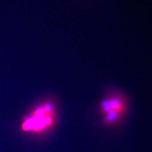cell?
Returning <instances> with one entry per match:
<instances>
[{
    "instance_id": "cell-1",
    "label": "cell",
    "mask_w": 152,
    "mask_h": 152,
    "mask_svg": "<svg viewBox=\"0 0 152 152\" xmlns=\"http://www.w3.org/2000/svg\"><path fill=\"white\" fill-rule=\"evenodd\" d=\"M55 110L50 103H45L34 109L22 122L24 131L34 133L42 132L51 127L55 122Z\"/></svg>"
},
{
    "instance_id": "cell-2",
    "label": "cell",
    "mask_w": 152,
    "mask_h": 152,
    "mask_svg": "<svg viewBox=\"0 0 152 152\" xmlns=\"http://www.w3.org/2000/svg\"><path fill=\"white\" fill-rule=\"evenodd\" d=\"M101 109L105 115V122L108 124L113 123L118 120L124 113L125 109V102L120 96L113 95L102 101Z\"/></svg>"
}]
</instances>
